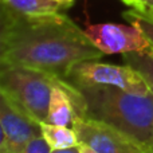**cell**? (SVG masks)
<instances>
[{
	"instance_id": "1",
	"label": "cell",
	"mask_w": 153,
	"mask_h": 153,
	"mask_svg": "<svg viewBox=\"0 0 153 153\" xmlns=\"http://www.w3.org/2000/svg\"><path fill=\"white\" fill-rule=\"evenodd\" d=\"M101 53L66 13L18 15L1 7L0 65L23 66L66 79L76 65Z\"/></svg>"
},
{
	"instance_id": "2",
	"label": "cell",
	"mask_w": 153,
	"mask_h": 153,
	"mask_svg": "<svg viewBox=\"0 0 153 153\" xmlns=\"http://www.w3.org/2000/svg\"><path fill=\"white\" fill-rule=\"evenodd\" d=\"M79 91L85 100V116L111 125L153 153L152 93L143 95L111 86Z\"/></svg>"
},
{
	"instance_id": "3",
	"label": "cell",
	"mask_w": 153,
	"mask_h": 153,
	"mask_svg": "<svg viewBox=\"0 0 153 153\" xmlns=\"http://www.w3.org/2000/svg\"><path fill=\"white\" fill-rule=\"evenodd\" d=\"M58 79L39 70L0 65V95L38 124L47 122L51 91Z\"/></svg>"
},
{
	"instance_id": "4",
	"label": "cell",
	"mask_w": 153,
	"mask_h": 153,
	"mask_svg": "<svg viewBox=\"0 0 153 153\" xmlns=\"http://www.w3.org/2000/svg\"><path fill=\"white\" fill-rule=\"evenodd\" d=\"M65 81L79 90L111 86L143 95L151 93L143 76L128 65L118 66L98 61H85L76 65Z\"/></svg>"
},
{
	"instance_id": "5",
	"label": "cell",
	"mask_w": 153,
	"mask_h": 153,
	"mask_svg": "<svg viewBox=\"0 0 153 153\" xmlns=\"http://www.w3.org/2000/svg\"><path fill=\"white\" fill-rule=\"evenodd\" d=\"M71 128L79 143L97 153H149L141 144L106 122L87 116H76Z\"/></svg>"
},
{
	"instance_id": "6",
	"label": "cell",
	"mask_w": 153,
	"mask_h": 153,
	"mask_svg": "<svg viewBox=\"0 0 153 153\" xmlns=\"http://www.w3.org/2000/svg\"><path fill=\"white\" fill-rule=\"evenodd\" d=\"M85 32L103 55L140 53L148 51L151 47L148 39L133 24L86 23Z\"/></svg>"
},
{
	"instance_id": "7",
	"label": "cell",
	"mask_w": 153,
	"mask_h": 153,
	"mask_svg": "<svg viewBox=\"0 0 153 153\" xmlns=\"http://www.w3.org/2000/svg\"><path fill=\"white\" fill-rule=\"evenodd\" d=\"M0 153H23L31 140L42 136L40 124L31 120L0 95Z\"/></svg>"
},
{
	"instance_id": "8",
	"label": "cell",
	"mask_w": 153,
	"mask_h": 153,
	"mask_svg": "<svg viewBox=\"0 0 153 153\" xmlns=\"http://www.w3.org/2000/svg\"><path fill=\"white\" fill-rule=\"evenodd\" d=\"M1 7L24 16H39L65 10L55 0H1Z\"/></svg>"
},
{
	"instance_id": "9",
	"label": "cell",
	"mask_w": 153,
	"mask_h": 153,
	"mask_svg": "<svg viewBox=\"0 0 153 153\" xmlns=\"http://www.w3.org/2000/svg\"><path fill=\"white\" fill-rule=\"evenodd\" d=\"M42 136L53 151L59 149H67L73 146H78L79 140L76 133L71 126H62V125H54L50 122H42Z\"/></svg>"
},
{
	"instance_id": "10",
	"label": "cell",
	"mask_w": 153,
	"mask_h": 153,
	"mask_svg": "<svg viewBox=\"0 0 153 153\" xmlns=\"http://www.w3.org/2000/svg\"><path fill=\"white\" fill-rule=\"evenodd\" d=\"M122 59L125 65L134 69L143 76V79L149 87V91L153 95V56L148 51H140V53L122 54Z\"/></svg>"
},
{
	"instance_id": "11",
	"label": "cell",
	"mask_w": 153,
	"mask_h": 153,
	"mask_svg": "<svg viewBox=\"0 0 153 153\" xmlns=\"http://www.w3.org/2000/svg\"><path fill=\"white\" fill-rule=\"evenodd\" d=\"M122 18L126 19L130 24L137 27L144 34V36L148 39L151 47H153V15L152 13L141 12V11L130 8V10L125 11L122 13Z\"/></svg>"
},
{
	"instance_id": "12",
	"label": "cell",
	"mask_w": 153,
	"mask_h": 153,
	"mask_svg": "<svg viewBox=\"0 0 153 153\" xmlns=\"http://www.w3.org/2000/svg\"><path fill=\"white\" fill-rule=\"evenodd\" d=\"M23 153H53V149L50 148L47 141L43 138V136H39L27 144Z\"/></svg>"
},
{
	"instance_id": "13",
	"label": "cell",
	"mask_w": 153,
	"mask_h": 153,
	"mask_svg": "<svg viewBox=\"0 0 153 153\" xmlns=\"http://www.w3.org/2000/svg\"><path fill=\"white\" fill-rule=\"evenodd\" d=\"M122 3L133 10L141 11V12H149L153 10V0H121Z\"/></svg>"
},
{
	"instance_id": "14",
	"label": "cell",
	"mask_w": 153,
	"mask_h": 153,
	"mask_svg": "<svg viewBox=\"0 0 153 153\" xmlns=\"http://www.w3.org/2000/svg\"><path fill=\"white\" fill-rule=\"evenodd\" d=\"M53 153H81V152H79V145H78V146H73V148H67V149L53 151Z\"/></svg>"
},
{
	"instance_id": "15",
	"label": "cell",
	"mask_w": 153,
	"mask_h": 153,
	"mask_svg": "<svg viewBox=\"0 0 153 153\" xmlns=\"http://www.w3.org/2000/svg\"><path fill=\"white\" fill-rule=\"evenodd\" d=\"M56 3H59V4L62 5V7L66 10V8H69V7H71L73 5V3L75 1V0H55Z\"/></svg>"
},
{
	"instance_id": "16",
	"label": "cell",
	"mask_w": 153,
	"mask_h": 153,
	"mask_svg": "<svg viewBox=\"0 0 153 153\" xmlns=\"http://www.w3.org/2000/svg\"><path fill=\"white\" fill-rule=\"evenodd\" d=\"M79 152L81 153H97L93 151L91 148H89L87 145H83V144H79Z\"/></svg>"
},
{
	"instance_id": "17",
	"label": "cell",
	"mask_w": 153,
	"mask_h": 153,
	"mask_svg": "<svg viewBox=\"0 0 153 153\" xmlns=\"http://www.w3.org/2000/svg\"><path fill=\"white\" fill-rule=\"evenodd\" d=\"M148 53L151 54V55L153 56V47H149V50H148Z\"/></svg>"
},
{
	"instance_id": "18",
	"label": "cell",
	"mask_w": 153,
	"mask_h": 153,
	"mask_svg": "<svg viewBox=\"0 0 153 153\" xmlns=\"http://www.w3.org/2000/svg\"><path fill=\"white\" fill-rule=\"evenodd\" d=\"M149 13H152V15H153V10H151V11H149Z\"/></svg>"
}]
</instances>
